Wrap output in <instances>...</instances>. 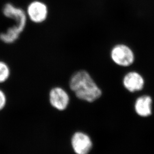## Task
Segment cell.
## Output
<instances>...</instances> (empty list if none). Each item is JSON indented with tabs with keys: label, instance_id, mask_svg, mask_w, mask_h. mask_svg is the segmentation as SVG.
Returning a JSON list of instances; mask_svg holds the SVG:
<instances>
[{
	"label": "cell",
	"instance_id": "6da1fadb",
	"mask_svg": "<svg viewBox=\"0 0 154 154\" xmlns=\"http://www.w3.org/2000/svg\"><path fill=\"white\" fill-rule=\"evenodd\" d=\"M69 86L78 99L88 103H93L102 96L100 88L85 70L75 72L70 77Z\"/></svg>",
	"mask_w": 154,
	"mask_h": 154
},
{
	"label": "cell",
	"instance_id": "7a4b0ae2",
	"mask_svg": "<svg viewBox=\"0 0 154 154\" xmlns=\"http://www.w3.org/2000/svg\"><path fill=\"white\" fill-rule=\"evenodd\" d=\"M28 19L33 23L40 24L45 22L49 14V9L46 3L41 0H33L26 7Z\"/></svg>",
	"mask_w": 154,
	"mask_h": 154
},
{
	"label": "cell",
	"instance_id": "3957f363",
	"mask_svg": "<svg viewBox=\"0 0 154 154\" xmlns=\"http://www.w3.org/2000/svg\"><path fill=\"white\" fill-rule=\"evenodd\" d=\"M110 56L113 62L121 67H129L135 61L133 51L125 44H117L114 46L111 51Z\"/></svg>",
	"mask_w": 154,
	"mask_h": 154
},
{
	"label": "cell",
	"instance_id": "277c9868",
	"mask_svg": "<svg viewBox=\"0 0 154 154\" xmlns=\"http://www.w3.org/2000/svg\"><path fill=\"white\" fill-rule=\"evenodd\" d=\"M2 13L5 17L15 21L16 25L25 30L28 20L26 10L13 3L8 2L3 5Z\"/></svg>",
	"mask_w": 154,
	"mask_h": 154
},
{
	"label": "cell",
	"instance_id": "5b68a950",
	"mask_svg": "<svg viewBox=\"0 0 154 154\" xmlns=\"http://www.w3.org/2000/svg\"><path fill=\"white\" fill-rule=\"evenodd\" d=\"M71 147L76 154H88L93 147L91 137L86 133L79 131L71 138Z\"/></svg>",
	"mask_w": 154,
	"mask_h": 154
},
{
	"label": "cell",
	"instance_id": "8992f818",
	"mask_svg": "<svg viewBox=\"0 0 154 154\" xmlns=\"http://www.w3.org/2000/svg\"><path fill=\"white\" fill-rule=\"evenodd\" d=\"M49 101L54 108L63 111L67 109L69 106V96L63 88L56 86L52 88L49 92Z\"/></svg>",
	"mask_w": 154,
	"mask_h": 154
},
{
	"label": "cell",
	"instance_id": "52a82bcc",
	"mask_svg": "<svg viewBox=\"0 0 154 154\" xmlns=\"http://www.w3.org/2000/svg\"><path fill=\"white\" fill-rule=\"evenodd\" d=\"M123 85L129 92L134 93L142 90L145 85V80L140 73L135 71L130 72L124 77Z\"/></svg>",
	"mask_w": 154,
	"mask_h": 154
},
{
	"label": "cell",
	"instance_id": "ba28073f",
	"mask_svg": "<svg viewBox=\"0 0 154 154\" xmlns=\"http://www.w3.org/2000/svg\"><path fill=\"white\" fill-rule=\"evenodd\" d=\"M152 102L151 96L147 95L140 96L136 100L134 104L136 113L143 118L150 116L152 114Z\"/></svg>",
	"mask_w": 154,
	"mask_h": 154
},
{
	"label": "cell",
	"instance_id": "9c48e42d",
	"mask_svg": "<svg viewBox=\"0 0 154 154\" xmlns=\"http://www.w3.org/2000/svg\"><path fill=\"white\" fill-rule=\"evenodd\" d=\"M23 31L15 24L8 28L5 32L0 33V41L8 45L14 44L19 40Z\"/></svg>",
	"mask_w": 154,
	"mask_h": 154
},
{
	"label": "cell",
	"instance_id": "30bf717a",
	"mask_svg": "<svg viewBox=\"0 0 154 154\" xmlns=\"http://www.w3.org/2000/svg\"><path fill=\"white\" fill-rule=\"evenodd\" d=\"M11 74V69L7 63L0 60V84H3L9 80Z\"/></svg>",
	"mask_w": 154,
	"mask_h": 154
},
{
	"label": "cell",
	"instance_id": "8fae6325",
	"mask_svg": "<svg viewBox=\"0 0 154 154\" xmlns=\"http://www.w3.org/2000/svg\"><path fill=\"white\" fill-rule=\"evenodd\" d=\"M7 103V96L4 91L0 89V111L3 110Z\"/></svg>",
	"mask_w": 154,
	"mask_h": 154
}]
</instances>
